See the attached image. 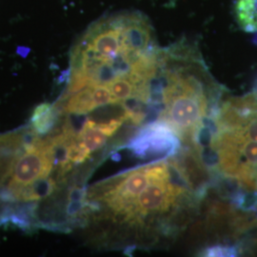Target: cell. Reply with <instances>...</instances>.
<instances>
[{"label":"cell","instance_id":"1","mask_svg":"<svg viewBox=\"0 0 257 257\" xmlns=\"http://www.w3.org/2000/svg\"><path fill=\"white\" fill-rule=\"evenodd\" d=\"M223 87L211 76L199 50L188 41L162 48L154 85L153 106L192 147L206 120L221 103Z\"/></svg>","mask_w":257,"mask_h":257},{"label":"cell","instance_id":"2","mask_svg":"<svg viewBox=\"0 0 257 257\" xmlns=\"http://www.w3.org/2000/svg\"><path fill=\"white\" fill-rule=\"evenodd\" d=\"M180 138L162 120L144 125L131 139L127 148L139 158L170 157L180 151Z\"/></svg>","mask_w":257,"mask_h":257},{"label":"cell","instance_id":"3","mask_svg":"<svg viewBox=\"0 0 257 257\" xmlns=\"http://www.w3.org/2000/svg\"><path fill=\"white\" fill-rule=\"evenodd\" d=\"M54 168L53 159L46 146V140L41 148L32 152H25L19 156L11 169L10 189L19 190L47 177Z\"/></svg>","mask_w":257,"mask_h":257},{"label":"cell","instance_id":"4","mask_svg":"<svg viewBox=\"0 0 257 257\" xmlns=\"http://www.w3.org/2000/svg\"><path fill=\"white\" fill-rule=\"evenodd\" d=\"M109 138L110 137L99 127L98 122L87 118L75 140L79 147L82 148L91 156L92 153L96 152L106 144Z\"/></svg>","mask_w":257,"mask_h":257},{"label":"cell","instance_id":"5","mask_svg":"<svg viewBox=\"0 0 257 257\" xmlns=\"http://www.w3.org/2000/svg\"><path fill=\"white\" fill-rule=\"evenodd\" d=\"M59 112L57 107L50 103L38 105L31 117L32 128L38 136H45L53 131L57 122Z\"/></svg>","mask_w":257,"mask_h":257},{"label":"cell","instance_id":"6","mask_svg":"<svg viewBox=\"0 0 257 257\" xmlns=\"http://www.w3.org/2000/svg\"><path fill=\"white\" fill-rule=\"evenodd\" d=\"M56 184L53 178L43 177L36 182L20 188L19 190H13L18 200L21 201H37L44 199L52 195L55 192Z\"/></svg>","mask_w":257,"mask_h":257},{"label":"cell","instance_id":"7","mask_svg":"<svg viewBox=\"0 0 257 257\" xmlns=\"http://www.w3.org/2000/svg\"><path fill=\"white\" fill-rule=\"evenodd\" d=\"M233 11L239 27L246 33H256L257 0H235Z\"/></svg>","mask_w":257,"mask_h":257},{"label":"cell","instance_id":"8","mask_svg":"<svg viewBox=\"0 0 257 257\" xmlns=\"http://www.w3.org/2000/svg\"><path fill=\"white\" fill-rule=\"evenodd\" d=\"M95 109L92 101V89L87 86L81 91L70 94L69 99L61 110L69 114L84 115Z\"/></svg>","mask_w":257,"mask_h":257},{"label":"cell","instance_id":"9","mask_svg":"<svg viewBox=\"0 0 257 257\" xmlns=\"http://www.w3.org/2000/svg\"><path fill=\"white\" fill-rule=\"evenodd\" d=\"M88 87L92 89V101L96 109L106 105L116 104L111 94L110 88L107 85H96Z\"/></svg>","mask_w":257,"mask_h":257},{"label":"cell","instance_id":"10","mask_svg":"<svg viewBox=\"0 0 257 257\" xmlns=\"http://www.w3.org/2000/svg\"><path fill=\"white\" fill-rule=\"evenodd\" d=\"M239 253L240 250L237 246L215 245L205 248L200 255L207 257H232L237 256Z\"/></svg>","mask_w":257,"mask_h":257},{"label":"cell","instance_id":"11","mask_svg":"<svg viewBox=\"0 0 257 257\" xmlns=\"http://www.w3.org/2000/svg\"><path fill=\"white\" fill-rule=\"evenodd\" d=\"M256 92H257V89H256Z\"/></svg>","mask_w":257,"mask_h":257}]
</instances>
